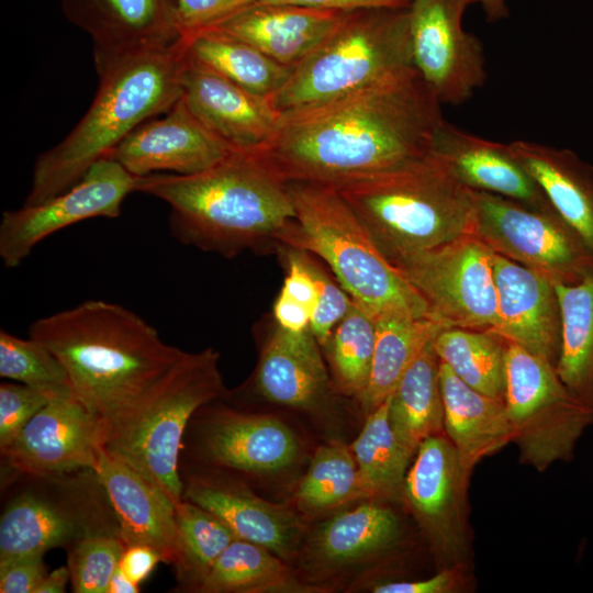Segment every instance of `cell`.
Segmentation results:
<instances>
[{"label": "cell", "instance_id": "6da1fadb", "mask_svg": "<svg viewBox=\"0 0 593 593\" xmlns=\"http://www.w3.org/2000/svg\"><path fill=\"white\" fill-rule=\"evenodd\" d=\"M441 103L415 67L348 94L279 113L257 148L287 182L339 184L432 152Z\"/></svg>", "mask_w": 593, "mask_h": 593}, {"label": "cell", "instance_id": "7a4b0ae2", "mask_svg": "<svg viewBox=\"0 0 593 593\" xmlns=\"http://www.w3.org/2000/svg\"><path fill=\"white\" fill-rule=\"evenodd\" d=\"M29 337L60 360L74 393L100 419L103 443L143 409L187 354L133 311L102 300L34 321Z\"/></svg>", "mask_w": 593, "mask_h": 593}, {"label": "cell", "instance_id": "3957f363", "mask_svg": "<svg viewBox=\"0 0 593 593\" xmlns=\"http://www.w3.org/2000/svg\"><path fill=\"white\" fill-rule=\"evenodd\" d=\"M135 191L169 205V230L178 242L226 256L269 238L279 242L295 220L288 182L257 149L236 148L194 175L137 177Z\"/></svg>", "mask_w": 593, "mask_h": 593}, {"label": "cell", "instance_id": "277c9868", "mask_svg": "<svg viewBox=\"0 0 593 593\" xmlns=\"http://www.w3.org/2000/svg\"><path fill=\"white\" fill-rule=\"evenodd\" d=\"M184 67L181 36L171 46L134 55L98 75V91L86 114L36 158L23 204L70 189L138 125L167 112L181 97Z\"/></svg>", "mask_w": 593, "mask_h": 593}, {"label": "cell", "instance_id": "5b68a950", "mask_svg": "<svg viewBox=\"0 0 593 593\" xmlns=\"http://www.w3.org/2000/svg\"><path fill=\"white\" fill-rule=\"evenodd\" d=\"M334 187L388 259L474 234V191L433 152Z\"/></svg>", "mask_w": 593, "mask_h": 593}, {"label": "cell", "instance_id": "8992f818", "mask_svg": "<svg viewBox=\"0 0 593 593\" xmlns=\"http://www.w3.org/2000/svg\"><path fill=\"white\" fill-rule=\"evenodd\" d=\"M295 220L280 238L323 259L355 304L373 320L430 317L425 300L381 253L332 184L289 181Z\"/></svg>", "mask_w": 593, "mask_h": 593}, {"label": "cell", "instance_id": "52a82bcc", "mask_svg": "<svg viewBox=\"0 0 593 593\" xmlns=\"http://www.w3.org/2000/svg\"><path fill=\"white\" fill-rule=\"evenodd\" d=\"M412 67L409 8L346 12L269 101L281 113L348 94Z\"/></svg>", "mask_w": 593, "mask_h": 593}, {"label": "cell", "instance_id": "ba28073f", "mask_svg": "<svg viewBox=\"0 0 593 593\" xmlns=\"http://www.w3.org/2000/svg\"><path fill=\"white\" fill-rule=\"evenodd\" d=\"M213 348L187 353L154 396L110 435L103 448L156 486L175 505L183 500L180 457L189 424L226 394Z\"/></svg>", "mask_w": 593, "mask_h": 593}, {"label": "cell", "instance_id": "9c48e42d", "mask_svg": "<svg viewBox=\"0 0 593 593\" xmlns=\"http://www.w3.org/2000/svg\"><path fill=\"white\" fill-rule=\"evenodd\" d=\"M505 346L504 404L521 461L540 472L569 461L593 425V409L571 395L551 362L515 343Z\"/></svg>", "mask_w": 593, "mask_h": 593}, {"label": "cell", "instance_id": "30bf717a", "mask_svg": "<svg viewBox=\"0 0 593 593\" xmlns=\"http://www.w3.org/2000/svg\"><path fill=\"white\" fill-rule=\"evenodd\" d=\"M75 473L34 477L35 484L7 502L0 519V561L69 549L92 534H120L96 473L83 478Z\"/></svg>", "mask_w": 593, "mask_h": 593}, {"label": "cell", "instance_id": "8fae6325", "mask_svg": "<svg viewBox=\"0 0 593 593\" xmlns=\"http://www.w3.org/2000/svg\"><path fill=\"white\" fill-rule=\"evenodd\" d=\"M493 251L474 234L388 259L445 327L492 331L497 324Z\"/></svg>", "mask_w": 593, "mask_h": 593}, {"label": "cell", "instance_id": "7c38bea8", "mask_svg": "<svg viewBox=\"0 0 593 593\" xmlns=\"http://www.w3.org/2000/svg\"><path fill=\"white\" fill-rule=\"evenodd\" d=\"M474 197V235L494 253L553 284H574L593 272V251L553 208L534 209L482 191Z\"/></svg>", "mask_w": 593, "mask_h": 593}, {"label": "cell", "instance_id": "4fadbf2b", "mask_svg": "<svg viewBox=\"0 0 593 593\" xmlns=\"http://www.w3.org/2000/svg\"><path fill=\"white\" fill-rule=\"evenodd\" d=\"M402 486L404 500L444 568L469 555L467 490L472 470L445 433L421 443Z\"/></svg>", "mask_w": 593, "mask_h": 593}, {"label": "cell", "instance_id": "5bb4252c", "mask_svg": "<svg viewBox=\"0 0 593 593\" xmlns=\"http://www.w3.org/2000/svg\"><path fill=\"white\" fill-rule=\"evenodd\" d=\"M470 0H413L409 8L414 67L441 104L469 101L486 79L481 40L462 26Z\"/></svg>", "mask_w": 593, "mask_h": 593}, {"label": "cell", "instance_id": "9a60e30c", "mask_svg": "<svg viewBox=\"0 0 593 593\" xmlns=\"http://www.w3.org/2000/svg\"><path fill=\"white\" fill-rule=\"evenodd\" d=\"M137 177L107 156L93 164L70 189L34 205L7 210L0 222V257L18 267L44 238L78 222L121 215Z\"/></svg>", "mask_w": 593, "mask_h": 593}, {"label": "cell", "instance_id": "2e32d148", "mask_svg": "<svg viewBox=\"0 0 593 593\" xmlns=\"http://www.w3.org/2000/svg\"><path fill=\"white\" fill-rule=\"evenodd\" d=\"M103 430L74 392L53 395L3 449L12 470L26 477H60L94 470Z\"/></svg>", "mask_w": 593, "mask_h": 593}, {"label": "cell", "instance_id": "e0dca14e", "mask_svg": "<svg viewBox=\"0 0 593 593\" xmlns=\"http://www.w3.org/2000/svg\"><path fill=\"white\" fill-rule=\"evenodd\" d=\"M59 1L68 21L90 37L98 75L182 36L178 0Z\"/></svg>", "mask_w": 593, "mask_h": 593}, {"label": "cell", "instance_id": "ac0fdd59", "mask_svg": "<svg viewBox=\"0 0 593 593\" xmlns=\"http://www.w3.org/2000/svg\"><path fill=\"white\" fill-rule=\"evenodd\" d=\"M236 148L208 130L180 99L138 125L109 155L128 172L194 175L217 165Z\"/></svg>", "mask_w": 593, "mask_h": 593}, {"label": "cell", "instance_id": "d6986e66", "mask_svg": "<svg viewBox=\"0 0 593 593\" xmlns=\"http://www.w3.org/2000/svg\"><path fill=\"white\" fill-rule=\"evenodd\" d=\"M198 457L212 466L265 474L290 467L299 455L292 429L279 418L213 409L194 426Z\"/></svg>", "mask_w": 593, "mask_h": 593}, {"label": "cell", "instance_id": "ffe728a7", "mask_svg": "<svg viewBox=\"0 0 593 593\" xmlns=\"http://www.w3.org/2000/svg\"><path fill=\"white\" fill-rule=\"evenodd\" d=\"M492 261L497 324L490 332L556 367L561 350L562 320L555 284L497 253L493 251Z\"/></svg>", "mask_w": 593, "mask_h": 593}, {"label": "cell", "instance_id": "44dd1931", "mask_svg": "<svg viewBox=\"0 0 593 593\" xmlns=\"http://www.w3.org/2000/svg\"><path fill=\"white\" fill-rule=\"evenodd\" d=\"M345 13L256 0L205 29L244 41L275 61L295 68L332 33Z\"/></svg>", "mask_w": 593, "mask_h": 593}, {"label": "cell", "instance_id": "7402d4cb", "mask_svg": "<svg viewBox=\"0 0 593 593\" xmlns=\"http://www.w3.org/2000/svg\"><path fill=\"white\" fill-rule=\"evenodd\" d=\"M182 481L183 500L211 512L238 539L264 546L284 561L295 555L303 526L290 508L259 497L237 481L203 474Z\"/></svg>", "mask_w": 593, "mask_h": 593}, {"label": "cell", "instance_id": "603a6c76", "mask_svg": "<svg viewBox=\"0 0 593 593\" xmlns=\"http://www.w3.org/2000/svg\"><path fill=\"white\" fill-rule=\"evenodd\" d=\"M181 99L208 130L239 149L260 148L279 116L269 99L191 64L187 58Z\"/></svg>", "mask_w": 593, "mask_h": 593}, {"label": "cell", "instance_id": "cb8c5ba5", "mask_svg": "<svg viewBox=\"0 0 593 593\" xmlns=\"http://www.w3.org/2000/svg\"><path fill=\"white\" fill-rule=\"evenodd\" d=\"M432 152L471 190L506 197L534 209L552 208L508 144L479 137L444 120Z\"/></svg>", "mask_w": 593, "mask_h": 593}, {"label": "cell", "instance_id": "d4e9b609", "mask_svg": "<svg viewBox=\"0 0 593 593\" xmlns=\"http://www.w3.org/2000/svg\"><path fill=\"white\" fill-rule=\"evenodd\" d=\"M116 518L126 546L146 545L156 549L163 561L177 559L175 504L141 473L100 449L93 470Z\"/></svg>", "mask_w": 593, "mask_h": 593}, {"label": "cell", "instance_id": "484cf974", "mask_svg": "<svg viewBox=\"0 0 593 593\" xmlns=\"http://www.w3.org/2000/svg\"><path fill=\"white\" fill-rule=\"evenodd\" d=\"M254 381L265 399L301 410H314L331 390L320 344L310 328L294 333L277 325L262 346Z\"/></svg>", "mask_w": 593, "mask_h": 593}, {"label": "cell", "instance_id": "4316f807", "mask_svg": "<svg viewBox=\"0 0 593 593\" xmlns=\"http://www.w3.org/2000/svg\"><path fill=\"white\" fill-rule=\"evenodd\" d=\"M508 145L552 208L593 251V166L568 148L525 139Z\"/></svg>", "mask_w": 593, "mask_h": 593}, {"label": "cell", "instance_id": "83f0119b", "mask_svg": "<svg viewBox=\"0 0 593 593\" xmlns=\"http://www.w3.org/2000/svg\"><path fill=\"white\" fill-rule=\"evenodd\" d=\"M439 381L444 433L471 469L512 441L504 399L485 395L465 383L443 361Z\"/></svg>", "mask_w": 593, "mask_h": 593}, {"label": "cell", "instance_id": "f1b7e54d", "mask_svg": "<svg viewBox=\"0 0 593 593\" xmlns=\"http://www.w3.org/2000/svg\"><path fill=\"white\" fill-rule=\"evenodd\" d=\"M182 40L189 63L267 99L284 86L294 69L275 61L244 41L213 30L186 34Z\"/></svg>", "mask_w": 593, "mask_h": 593}, {"label": "cell", "instance_id": "f546056e", "mask_svg": "<svg viewBox=\"0 0 593 593\" xmlns=\"http://www.w3.org/2000/svg\"><path fill=\"white\" fill-rule=\"evenodd\" d=\"M433 342L406 369L390 395V424L396 439L412 457L423 440L444 433L440 360Z\"/></svg>", "mask_w": 593, "mask_h": 593}, {"label": "cell", "instance_id": "4dcf8cb0", "mask_svg": "<svg viewBox=\"0 0 593 593\" xmlns=\"http://www.w3.org/2000/svg\"><path fill=\"white\" fill-rule=\"evenodd\" d=\"M401 535L400 521L389 507L362 503L324 523L312 540V551L328 566L358 562L392 548Z\"/></svg>", "mask_w": 593, "mask_h": 593}, {"label": "cell", "instance_id": "1f68e13d", "mask_svg": "<svg viewBox=\"0 0 593 593\" xmlns=\"http://www.w3.org/2000/svg\"><path fill=\"white\" fill-rule=\"evenodd\" d=\"M374 322L376 345L370 377L358 399L367 415L392 394L411 363L447 328L432 317L384 315Z\"/></svg>", "mask_w": 593, "mask_h": 593}, {"label": "cell", "instance_id": "d6a6232c", "mask_svg": "<svg viewBox=\"0 0 593 593\" xmlns=\"http://www.w3.org/2000/svg\"><path fill=\"white\" fill-rule=\"evenodd\" d=\"M562 339L557 373L573 398L593 409V272L574 284H555Z\"/></svg>", "mask_w": 593, "mask_h": 593}, {"label": "cell", "instance_id": "836d02e7", "mask_svg": "<svg viewBox=\"0 0 593 593\" xmlns=\"http://www.w3.org/2000/svg\"><path fill=\"white\" fill-rule=\"evenodd\" d=\"M295 579L283 559L264 546L235 539L216 559L195 592H312Z\"/></svg>", "mask_w": 593, "mask_h": 593}, {"label": "cell", "instance_id": "e575fe53", "mask_svg": "<svg viewBox=\"0 0 593 593\" xmlns=\"http://www.w3.org/2000/svg\"><path fill=\"white\" fill-rule=\"evenodd\" d=\"M390 396L367 415L350 445L363 499L392 497L402 492L412 458L396 439L389 418Z\"/></svg>", "mask_w": 593, "mask_h": 593}, {"label": "cell", "instance_id": "d590c367", "mask_svg": "<svg viewBox=\"0 0 593 593\" xmlns=\"http://www.w3.org/2000/svg\"><path fill=\"white\" fill-rule=\"evenodd\" d=\"M440 361L472 389L497 399L505 393V342L490 331L444 328L433 342Z\"/></svg>", "mask_w": 593, "mask_h": 593}, {"label": "cell", "instance_id": "8d00e7d4", "mask_svg": "<svg viewBox=\"0 0 593 593\" xmlns=\"http://www.w3.org/2000/svg\"><path fill=\"white\" fill-rule=\"evenodd\" d=\"M177 559L172 564L180 589L197 591L216 559L237 537L205 508L182 500L175 506Z\"/></svg>", "mask_w": 593, "mask_h": 593}, {"label": "cell", "instance_id": "74e56055", "mask_svg": "<svg viewBox=\"0 0 593 593\" xmlns=\"http://www.w3.org/2000/svg\"><path fill=\"white\" fill-rule=\"evenodd\" d=\"M295 499L299 507L309 513L363 499L350 448L339 441L318 447L298 486Z\"/></svg>", "mask_w": 593, "mask_h": 593}, {"label": "cell", "instance_id": "f35d334b", "mask_svg": "<svg viewBox=\"0 0 593 593\" xmlns=\"http://www.w3.org/2000/svg\"><path fill=\"white\" fill-rule=\"evenodd\" d=\"M376 345V322L353 302L325 348L338 391L357 400L367 388Z\"/></svg>", "mask_w": 593, "mask_h": 593}, {"label": "cell", "instance_id": "ab89813d", "mask_svg": "<svg viewBox=\"0 0 593 593\" xmlns=\"http://www.w3.org/2000/svg\"><path fill=\"white\" fill-rule=\"evenodd\" d=\"M0 376L53 394L74 392L68 373L43 343L0 331Z\"/></svg>", "mask_w": 593, "mask_h": 593}, {"label": "cell", "instance_id": "60d3db41", "mask_svg": "<svg viewBox=\"0 0 593 593\" xmlns=\"http://www.w3.org/2000/svg\"><path fill=\"white\" fill-rule=\"evenodd\" d=\"M125 547L118 533L92 534L76 541L67 556L72 592L108 593Z\"/></svg>", "mask_w": 593, "mask_h": 593}, {"label": "cell", "instance_id": "b9f144b4", "mask_svg": "<svg viewBox=\"0 0 593 593\" xmlns=\"http://www.w3.org/2000/svg\"><path fill=\"white\" fill-rule=\"evenodd\" d=\"M58 394V393H57ZM55 395L23 383L0 385V449L5 448Z\"/></svg>", "mask_w": 593, "mask_h": 593}, {"label": "cell", "instance_id": "7bdbcfd3", "mask_svg": "<svg viewBox=\"0 0 593 593\" xmlns=\"http://www.w3.org/2000/svg\"><path fill=\"white\" fill-rule=\"evenodd\" d=\"M309 254V264L318 287V299L312 314L310 329L320 346L325 347L334 328L349 311L353 300Z\"/></svg>", "mask_w": 593, "mask_h": 593}, {"label": "cell", "instance_id": "ee69618b", "mask_svg": "<svg viewBox=\"0 0 593 593\" xmlns=\"http://www.w3.org/2000/svg\"><path fill=\"white\" fill-rule=\"evenodd\" d=\"M256 0H178L182 35L211 26Z\"/></svg>", "mask_w": 593, "mask_h": 593}, {"label": "cell", "instance_id": "f6af8a7d", "mask_svg": "<svg viewBox=\"0 0 593 593\" xmlns=\"http://www.w3.org/2000/svg\"><path fill=\"white\" fill-rule=\"evenodd\" d=\"M44 555H30L0 561L1 593H35L47 571Z\"/></svg>", "mask_w": 593, "mask_h": 593}, {"label": "cell", "instance_id": "bcb514c9", "mask_svg": "<svg viewBox=\"0 0 593 593\" xmlns=\"http://www.w3.org/2000/svg\"><path fill=\"white\" fill-rule=\"evenodd\" d=\"M462 568H444L437 574L418 581L388 582L374 585V593H450L462 581Z\"/></svg>", "mask_w": 593, "mask_h": 593}, {"label": "cell", "instance_id": "7dc6e473", "mask_svg": "<svg viewBox=\"0 0 593 593\" xmlns=\"http://www.w3.org/2000/svg\"><path fill=\"white\" fill-rule=\"evenodd\" d=\"M159 562L164 561L156 549L146 545H130L125 547L119 569L132 581L141 584Z\"/></svg>", "mask_w": 593, "mask_h": 593}, {"label": "cell", "instance_id": "c3c4849f", "mask_svg": "<svg viewBox=\"0 0 593 593\" xmlns=\"http://www.w3.org/2000/svg\"><path fill=\"white\" fill-rule=\"evenodd\" d=\"M292 3L309 8L351 12L365 9H407L413 0H259Z\"/></svg>", "mask_w": 593, "mask_h": 593}, {"label": "cell", "instance_id": "681fc988", "mask_svg": "<svg viewBox=\"0 0 593 593\" xmlns=\"http://www.w3.org/2000/svg\"><path fill=\"white\" fill-rule=\"evenodd\" d=\"M273 316L279 327L300 333L310 328L312 312L304 305L279 293L273 304Z\"/></svg>", "mask_w": 593, "mask_h": 593}, {"label": "cell", "instance_id": "f907efd6", "mask_svg": "<svg viewBox=\"0 0 593 593\" xmlns=\"http://www.w3.org/2000/svg\"><path fill=\"white\" fill-rule=\"evenodd\" d=\"M68 582H70L69 569L67 566H61L46 573L35 593H64Z\"/></svg>", "mask_w": 593, "mask_h": 593}, {"label": "cell", "instance_id": "816d5d0a", "mask_svg": "<svg viewBox=\"0 0 593 593\" xmlns=\"http://www.w3.org/2000/svg\"><path fill=\"white\" fill-rule=\"evenodd\" d=\"M472 4L479 3L484 11L488 22H496L510 14L507 0H470Z\"/></svg>", "mask_w": 593, "mask_h": 593}, {"label": "cell", "instance_id": "f5cc1de1", "mask_svg": "<svg viewBox=\"0 0 593 593\" xmlns=\"http://www.w3.org/2000/svg\"><path fill=\"white\" fill-rule=\"evenodd\" d=\"M139 584L127 578L118 567L113 573L108 593H137Z\"/></svg>", "mask_w": 593, "mask_h": 593}]
</instances>
